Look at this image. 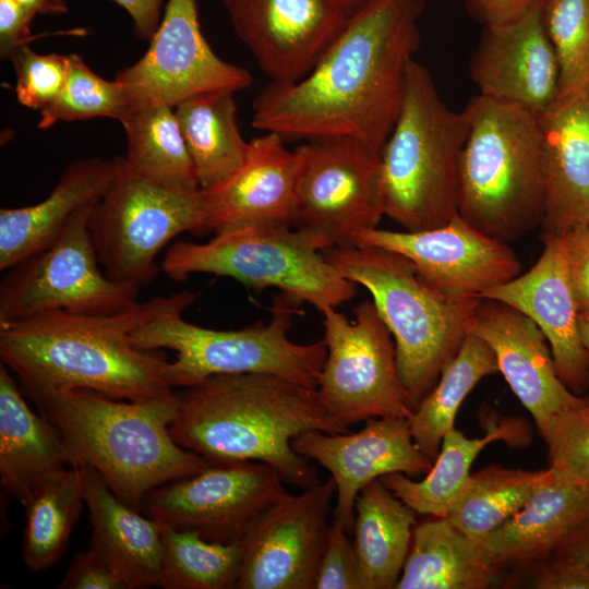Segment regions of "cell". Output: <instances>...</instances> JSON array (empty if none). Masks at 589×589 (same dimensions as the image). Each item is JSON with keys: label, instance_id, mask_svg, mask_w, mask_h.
Wrapping results in <instances>:
<instances>
[{"label": "cell", "instance_id": "1", "mask_svg": "<svg viewBox=\"0 0 589 589\" xmlns=\"http://www.w3.org/2000/svg\"><path fill=\"white\" fill-rule=\"evenodd\" d=\"M423 10V0H371L354 11L305 76L271 82L254 98L253 128L285 141L352 139L381 154L420 47Z\"/></svg>", "mask_w": 589, "mask_h": 589}, {"label": "cell", "instance_id": "2", "mask_svg": "<svg viewBox=\"0 0 589 589\" xmlns=\"http://www.w3.org/2000/svg\"><path fill=\"white\" fill-rule=\"evenodd\" d=\"M169 431L183 448L213 462L261 461L303 490L320 482L292 440L308 431L348 433L322 406L315 388L265 373L211 376L177 392Z\"/></svg>", "mask_w": 589, "mask_h": 589}, {"label": "cell", "instance_id": "3", "mask_svg": "<svg viewBox=\"0 0 589 589\" xmlns=\"http://www.w3.org/2000/svg\"><path fill=\"white\" fill-rule=\"evenodd\" d=\"M144 303L113 314L52 311L0 324L1 362L29 399L62 389H88L123 400L173 393L169 361L142 350L131 332L146 317Z\"/></svg>", "mask_w": 589, "mask_h": 589}, {"label": "cell", "instance_id": "4", "mask_svg": "<svg viewBox=\"0 0 589 589\" xmlns=\"http://www.w3.org/2000/svg\"><path fill=\"white\" fill-rule=\"evenodd\" d=\"M32 401L58 429L77 465L93 467L123 503L139 512L155 488L195 474L213 462L172 438L176 392L123 400L74 388Z\"/></svg>", "mask_w": 589, "mask_h": 589}, {"label": "cell", "instance_id": "5", "mask_svg": "<svg viewBox=\"0 0 589 589\" xmlns=\"http://www.w3.org/2000/svg\"><path fill=\"white\" fill-rule=\"evenodd\" d=\"M194 300L195 293L190 291L149 299L144 302L146 317L130 334L131 342L139 349L175 352V360L167 364V380L172 388L238 373L273 374L316 388L327 352L324 339L302 345L288 336L301 303L280 292L274 299L268 323L213 329L183 317V311Z\"/></svg>", "mask_w": 589, "mask_h": 589}, {"label": "cell", "instance_id": "6", "mask_svg": "<svg viewBox=\"0 0 589 589\" xmlns=\"http://www.w3.org/2000/svg\"><path fill=\"white\" fill-rule=\"evenodd\" d=\"M464 112L469 131L459 164L458 216L508 243L543 219L545 187L538 115L479 94Z\"/></svg>", "mask_w": 589, "mask_h": 589}, {"label": "cell", "instance_id": "7", "mask_svg": "<svg viewBox=\"0 0 589 589\" xmlns=\"http://www.w3.org/2000/svg\"><path fill=\"white\" fill-rule=\"evenodd\" d=\"M322 253L341 276L371 293L394 338L398 374L416 409L459 350L481 298L459 299L435 290L408 259L385 249L334 245Z\"/></svg>", "mask_w": 589, "mask_h": 589}, {"label": "cell", "instance_id": "8", "mask_svg": "<svg viewBox=\"0 0 589 589\" xmlns=\"http://www.w3.org/2000/svg\"><path fill=\"white\" fill-rule=\"evenodd\" d=\"M468 131L464 110L448 108L428 69L411 60L398 117L380 154L385 216L406 231L436 228L458 216Z\"/></svg>", "mask_w": 589, "mask_h": 589}, {"label": "cell", "instance_id": "9", "mask_svg": "<svg viewBox=\"0 0 589 589\" xmlns=\"http://www.w3.org/2000/svg\"><path fill=\"white\" fill-rule=\"evenodd\" d=\"M327 248L316 235L291 226H243L216 233L204 243H172L161 271L175 281L193 274H214L248 288H277L321 311L338 308L357 294V285L323 255Z\"/></svg>", "mask_w": 589, "mask_h": 589}, {"label": "cell", "instance_id": "10", "mask_svg": "<svg viewBox=\"0 0 589 589\" xmlns=\"http://www.w3.org/2000/svg\"><path fill=\"white\" fill-rule=\"evenodd\" d=\"M116 178L94 205L88 219L98 261L115 281L137 287L157 276L156 257L177 236L212 231L204 195L155 183L132 171L116 156Z\"/></svg>", "mask_w": 589, "mask_h": 589}, {"label": "cell", "instance_id": "11", "mask_svg": "<svg viewBox=\"0 0 589 589\" xmlns=\"http://www.w3.org/2000/svg\"><path fill=\"white\" fill-rule=\"evenodd\" d=\"M97 202L80 207L51 245L5 271L0 324L52 311L113 314L140 303V287L115 281L100 268L88 230Z\"/></svg>", "mask_w": 589, "mask_h": 589}, {"label": "cell", "instance_id": "12", "mask_svg": "<svg viewBox=\"0 0 589 589\" xmlns=\"http://www.w3.org/2000/svg\"><path fill=\"white\" fill-rule=\"evenodd\" d=\"M323 314L326 359L316 394L341 425L370 418H409L414 411L398 374L393 336L372 300L359 303L350 321L337 308Z\"/></svg>", "mask_w": 589, "mask_h": 589}, {"label": "cell", "instance_id": "13", "mask_svg": "<svg viewBox=\"0 0 589 589\" xmlns=\"http://www.w3.org/2000/svg\"><path fill=\"white\" fill-rule=\"evenodd\" d=\"M294 154L293 228L330 248L351 245L358 232L377 227L385 216L378 153L352 139L326 137L303 141Z\"/></svg>", "mask_w": 589, "mask_h": 589}, {"label": "cell", "instance_id": "14", "mask_svg": "<svg viewBox=\"0 0 589 589\" xmlns=\"http://www.w3.org/2000/svg\"><path fill=\"white\" fill-rule=\"evenodd\" d=\"M279 473L261 461L212 462L167 482L144 498L146 516L163 526L220 543L242 541L257 520L290 493Z\"/></svg>", "mask_w": 589, "mask_h": 589}, {"label": "cell", "instance_id": "15", "mask_svg": "<svg viewBox=\"0 0 589 589\" xmlns=\"http://www.w3.org/2000/svg\"><path fill=\"white\" fill-rule=\"evenodd\" d=\"M115 80L129 111L176 107L195 96L239 92L253 83L251 73L220 59L204 37L195 0H168L146 52Z\"/></svg>", "mask_w": 589, "mask_h": 589}, {"label": "cell", "instance_id": "16", "mask_svg": "<svg viewBox=\"0 0 589 589\" xmlns=\"http://www.w3.org/2000/svg\"><path fill=\"white\" fill-rule=\"evenodd\" d=\"M352 244L405 256L425 284L453 298H480L521 274L520 261L508 243L483 233L459 216L421 231L362 230Z\"/></svg>", "mask_w": 589, "mask_h": 589}, {"label": "cell", "instance_id": "17", "mask_svg": "<svg viewBox=\"0 0 589 589\" xmlns=\"http://www.w3.org/2000/svg\"><path fill=\"white\" fill-rule=\"evenodd\" d=\"M335 490L330 477L269 508L242 540L236 589H315Z\"/></svg>", "mask_w": 589, "mask_h": 589}, {"label": "cell", "instance_id": "18", "mask_svg": "<svg viewBox=\"0 0 589 589\" xmlns=\"http://www.w3.org/2000/svg\"><path fill=\"white\" fill-rule=\"evenodd\" d=\"M238 38L271 82L305 76L347 25L348 0H223Z\"/></svg>", "mask_w": 589, "mask_h": 589}, {"label": "cell", "instance_id": "19", "mask_svg": "<svg viewBox=\"0 0 589 589\" xmlns=\"http://www.w3.org/2000/svg\"><path fill=\"white\" fill-rule=\"evenodd\" d=\"M294 450L329 471L336 485L334 519L351 534L356 501L370 482L400 472L425 476L433 460L414 443L408 419L370 418L356 433L308 431L292 440Z\"/></svg>", "mask_w": 589, "mask_h": 589}, {"label": "cell", "instance_id": "20", "mask_svg": "<svg viewBox=\"0 0 589 589\" xmlns=\"http://www.w3.org/2000/svg\"><path fill=\"white\" fill-rule=\"evenodd\" d=\"M466 332L490 346L498 372L531 414L544 442L565 410L589 400L570 392L561 381L543 333L517 309L481 298Z\"/></svg>", "mask_w": 589, "mask_h": 589}, {"label": "cell", "instance_id": "21", "mask_svg": "<svg viewBox=\"0 0 589 589\" xmlns=\"http://www.w3.org/2000/svg\"><path fill=\"white\" fill-rule=\"evenodd\" d=\"M479 95L536 115L557 99L560 69L542 21V0L510 21L483 26L469 61Z\"/></svg>", "mask_w": 589, "mask_h": 589}, {"label": "cell", "instance_id": "22", "mask_svg": "<svg viewBox=\"0 0 589 589\" xmlns=\"http://www.w3.org/2000/svg\"><path fill=\"white\" fill-rule=\"evenodd\" d=\"M480 298L506 303L532 320L550 346L561 381L579 396L588 389L589 352L580 337L563 238L544 243L541 256L528 272Z\"/></svg>", "mask_w": 589, "mask_h": 589}, {"label": "cell", "instance_id": "23", "mask_svg": "<svg viewBox=\"0 0 589 589\" xmlns=\"http://www.w3.org/2000/svg\"><path fill=\"white\" fill-rule=\"evenodd\" d=\"M542 134L543 243L589 226V86L538 116Z\"/></svg>", "mask_w": 589, "mask_h": 589}, {"label": "cell", "instance_id": "24", "mask_svg": "<svg viewBox=\"0 0 589 589\" xmlns=\"http://www.w3.org/2000/svg\"><path fill=\"white\" fill-rule=\"evenodd\" d=\"M285 142L271 132L254 137L226 180L201 190L215 235L252 225L293 227L297 158Z\"/></svg>", "mask_w": 589, "mask_h": 589}, {"label": "cell", "instance_id": "25", "mask_svg": "<svg viewBox=\"0 0 589 589\" xmlns=\"http://www.w3.org/2000/svg\"><path fill=\"white\" fill-rule=\"evenodd\" d=\"M589 510V484L549 467L522 508L481 541L501 574L544 563Z\"/></svg>", "mask_w": 589, "mask_h": 589}, {"label": "cell", "instance_id": "26", "mask_svg": "<svg viewBox=\"0 0 589 589\" xmlns=\"http://www.w3.org/2000/svg\"><path fill=\"white\" fill-rule=\"evenodd\" d=\"M89 513V548L128 589L159 587L161 525L123 503L91 466L79 465Z\"/></svg>", "mask_w": 589, "mask_h": 589}, {"label": "cell", "instance_id": "27", "mask_svg": "<svg viewBox=\"0 0 589 589\" xmlns=\"http://www.w3.org/2000/svg\"><path fill=\"white\" fill-rule=\"evenodd\" d=\"M118 170L112 159L98 157L71 161L50 194L41 202L0 209V269L7 271L51 245L73 214L99 201Z\"/></svg>", "mask_w": 589, "mask_h": 589}, {"label": "cell", "instance_id": "28", "mask_svg": "<svg viewBox=\"0 0 589 589\" xmlns=\"http://www.w3.org/2000/svg\"><path fill=\"white\" fill-rule=\"evenodd\" d=\"M5 364H0V479L22 503L45 478L76 459L58 429L26 404Z\"/></svg>", "mask_w": 589, "mask_h": 589}, {"label": "cell", "instance_id": "29", "mask_svg": "<svg viewBox=\"0 0 589 589\" xmlns=\"http://www.w3.org/2000/svg\"><path fill=\"white\" fill-rule=\"evenodd\" d=\"M416 515L380 479L360 491L351 533L360 589H396L411 546Z\"/></svg>", "mask_w": 589, "mask_h": 589}, {"label": "cell", "instance_id": "30", "mask_svg": "<svg viewBox=\"0 0 589 589\" xmlns=\"http://www.w3.org/2000/svg\"><path fill=\"white\" fill-rule=\"evenodd\" d=\"M498 575L480 541L446 517H431L414 526L396 589H485Z\"/></svg>", "mask_w": 589, "mask_h": 589}, {"label": "cell", "instance_id": "31", "mask_svg": "<svg viewBox=\"0 0 589 589\" xmlns=\"http://www.w3.org/2000/svg\"><path fill=\"white\" fill-rule=\"evenodd\" d=\"M517 426L503 423L490 428L483 437H467L454 429L442 441L431 470L421 480L396 472L380 480L417 514L447 517L466 495L471 483V466L492 442L514 437Z\"/></svg>", "mask_w": 589, "mask_h": 589}, {"label": "cell", "instance_id": "32", "mask_svg": "<svg viewBox=\"0 0 589 589\" xmlns=\"http://www.w3.org/2000/svg\"><path fill=\"white\" fill-rule=\"evenodd\" d=\"M233 94L207 93L175 107L201 190L226 180L247 155L249 142L238 125Z\"/></svg>", "mask_w": 589, "mask_h": 589}, {"label": "cell", "instance_id": "33", "mask_svg": "<svg viewBox=\"0 0 589 589\" xmlns=\"http://www.w3.org/2000/svg\"><path fill=\"white\" fill-rule=\"evenodd\" d=\"M498 373L496 358L480 337L467 334L457 353L444 365L433 388L408 418L412 438L435 460L443 437L455 429L459 407L485 376Z\"/></svg>", "mask_w": 589, "mask_h": 589}, {"label": "cell", "instance_id": "34", "mask_svg": "<svg viewBox=\"0 0 589 589\" xmlns=\"http://www.w3.org/2000/svg\"><path fill=\"white\" fill-rule=\"evenodd\" d=\"M21 504L26 515L23 562L32 572L48 569L63 555L85 505L80 466L51 473Z\"/></svg>", "mask_w": 589, "mask_h": 589}, {"label": "cell", "instance_id": "35", "mask_svg": "<svg viewBox=\"0 0 589 589\" xmlns=\"http://www.w3.org/2000/svg\"><path fill=\"white\" fill-rule=\"evenodd\" d=\"M119 121L127 137L123 158L132 171L169 189L200 190L173 107L132 109Z\"/></svg>", "mask_w": 589, "mask_h": 589}, {"label": "cell", "instance_id": "36", "mask_svg": "<svg viewBox=\"0 0 589 589\" xmlns=\"http://www.w3.org/2000/svg\"><path fill=\"white\" fill-rule=\"evenodd\" d=\"M160 588L236 589L243 542L208 541L195 532L163 526Z\"/></svg>", "mask_w": 589, "mask_h": 589}, {"label": "cell", "instance_id": "37", "mask_svg": "<svg viewBox=\"0 0 589 589\" xmlns=\"http://www.w3.org/2000/svg\"><path fill=\"white\" fill-rule=\"evenodd\" d=\"M543 470L491 465L473 472L469 490L446 518L481 542L522 508Z\"/></svg>", "mask_w": 589, "mask_h": 589}, {"label": "cell", "instance_id": "38", "mask_svg": "<svg viewBox=\"0 0 589 589\" xmlns=\"http://www.w3.org/2000/svg\"><path fill=\"white\" fill-rule=\"evenodd\" d=\"M129 111L122 86L96 74L76 53L67 55V74L63 87L55 101L43 109L37 123L39 130L57 122H71L93 118L120 120Z\"/></svg>", "mask_w": 589, "mask_h": 589}, {"label": "cell", "instance_id": "39", "mask_svg": "<svg viewBox=\"0 0 589 589\" xmlns=\"http://www.w3.org/2000/svg\"><path fill=\"white\" fill-rule=\"evenodd\" d=\"M542 21L560 69L558 95L589 86V0H542Z\"/></svg>", "mask_w": 589, "mask_h": 589}, {"label": "cell", "instance_id": "40", "mask_svg": "<svg viewBox=\"0 0 589 589\" xmlns=\"http://www.w3.org/2000/svg\"><path fill=\"white\" fill-rule=\"evenodd\" d=\"M16 77L17 101L41 111L60 94L67 74V55L37 53L28 45L17 48L10 57Z\"/></svg>", "mask_w": 589, "mask_h": 589}, {"label": "cell", "instance_id": "41", "mask_svg": "<svg viewBox=\"0 0 589 589\" xmlns=\"http://www.w3.org/2000/svg\"><path fill=\"white\" fill-rule=\"evenodd\" d=\"M545 444L549 467L589 484V400L565 410Z\"/></svg>", "mask_w": 589, "mask_h": 589}, {"label": "cell", "instance_id": "42", "mask_svg": "<svg viewBox=\"0 0 589 589\" xmlns=\"http://www.w3.org/2000/svg\"><path fill=\"white\" fill-rule=\"evenodd\" d=\"M315 589H360L359 566L351 534L335 519L329 525Z\"/></svg>", "mask_w": 589, "mask_h": 589}, {"label": "cell", "instance_id": "43", "mask_svg": "<svg viewBox=\"0 0 589 589\" xmlns=\"http://www.w3.org/2000/svg\"><path fill=\"white\" fill-rule=\"evenodd\" d=\"M58 589H128L123 580L91 549L76 553Z\"/></svg>", "mask_w": 589, "mask_h": 589}, {"label": "cell", "instance_id": "44", "mask_svg": "<svg viewBox=\"0 0 589 589\" xmlns=\"http://www.w3.org/2000/svg\"><path fill=\"white\" fill-rule=\"evenodd\" d=\"M570 286L579 315H589V230L580 227L563 237Z\"/></svg>", "mask_w": 589, "mask_h": 589}, {"label": "cell", "instance_id": "45", "mask_svg": "<svg viewBox=\"0 0 589 589\" xmlns=\"http://www.w3.org/2000/svg\"><path fill=\"white\" fill-rule=\"evenodd\" d=\"M544 563L589 578V510Z\"/></svg>", "mask_w": 589, "mask_h": 589}, {"label": "cell", "instance_id": "46", "mask_svg": "<svg viewBox=\"0 0 589 589\" xmlns=\"http://www.w3.org/2000/svg\"><path fill=\"white\" fill-rule=\"evenodd\" d=\"M36 13L17 0H0V57L10 59L20 47L34 37L32 23Z\"/></svg>", "mask_w": 589, "mask_h": 589}, {"label": "cell", "instance_id": "47", "mask_svg": "<svg viewBox=\"0 0 589 589\" xmlns=\"http://www.w3.org/2000/svg\"><path fill=\"white\" fill-rule=\"evenodd\" d=\"M468 13L483 26L518 17L541 0H464Z\"/></svg>", "mask_w": 589, "mask_h": 589}, {"label": "cell", "instance_id": "48", "mask_svg": "<svg viewBox=\"0 0 589 589\" xmlns=\"http://www.w3.org/2000/svg\"><path fill=\"white\" fill-rule=\"evenodd\" d=\"M123 8L132 19L133 33L137 39L149 41L161 17L164 0H111Z\"/></svg>", "mask_w": 589, "mask_h": 589}, {"label": "cell", "instance_id": "49", "mask_svg": "<svg viewBox=\"0 0 589 589\" xmlns=\"http://www.w3.org/2000/svg\"><path fill=\"white\" fill-rule=\"evenodd\" d=\"M533 587L538 589H589V578L542 563L539 565Z\"/></svg>", "mask_w": 589, "mask_h": 589}, {"label": "cell", "instance_id": "50", "mask_svg": "<svg viewBox=\"0 0 589 589\" xmlns=\"http://www.w3.org/2000/svg\"><path fill=\"white\" fill-rule=\"evenodd\" d=\"M20 3L43 15H62L68 12L64 0H17Z\"/></svg>", "mask_w": 589, "mask_h": 589}, {"label": "cell", "instance_id": "51", "mask_svg": "<svg viewBox=\"0 0 589 589\" xmlns=\"http://www.w3.org/2000/svg\"><path fill=\"white\" fill-rule=\"evenodd\" d=\"M578 324L581 340L589 352V315H579Z\"/></svg>", "mask_w": 589, "mask_h": 589}, {"label": "cell", "instance_id": "52", "mask_svg": "<svg viewBox=\"0 0 589 589\" xmlns=\"http://www.w3.org/2000/svg\"><path fill=\"white\" fill-rule=\"evenodd\" d=\"M371 0H348L353 11H357L368 4Z\"/></svg>", "mask_w": 589, "mask_h": 589}, {"label": "cell", "instance_id": "53", "mask_svg": "<svg viewBox=\"0 0 589 589\" xmlns=\"http://www.w3.org/2000/svg\"><path fill=\"white\" fill-rule=\"evenodd\" d=\"M588 230H589V226H588Z\"/></svg>", "mask_w": 589, "mask_h": 589}]
</instances>
